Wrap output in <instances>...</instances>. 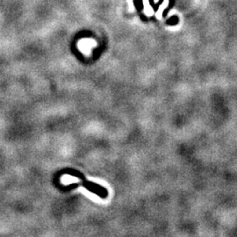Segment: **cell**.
Here are the masks:
<instances>
[{
	"mask_svg": "<svg viewBox=\"0 0 237 237\" xmlns=\"http://www.w3.org/2000/svg\"><path fill=\"white\" fill-rule=\"evenodd\" d=\"M144 2V13L148 16H151L153 14L152 8L149 5V1L148 0H143Z\"/></svg>",
	"mask_w": 237,
	"mask_h": 237,
	"instance_id": "6da1fadb",
	"label": "cell"
},
{
	"mask_svg": "<svg viewBox=\"0 0 237 237\" xmlns=\"http://www.w3.org/2000/svg\"><path fill=\"white\" fill-rule=\"evenodd\" d=\"M168 4H169V0H164V2H163V4L159 8V10H158V12H157V17H158V19H160L161 18V15L162 14V12H163V10L167 7Z\"/></svg>",
	"mask_w": 237,
	"mask_h": 237,
	"instance_id": "7a4b0ae2",
	"label": "cell"
},
{
	"mask_svg": "<svg viewBox=\"0 0 237 237\" xmlns=\"http://www.w3.org/2000/svg\"><path fill=\"white\" fill-rule=\"evenodd\" d=\"M158 1H159V0H154V2H155V3H157Z\"/></svg>",
	"mask_w": 237,
	"mask_h": 237,
	"instance_id": "3957f363",
	"label": "cell"
}]
</instances>
